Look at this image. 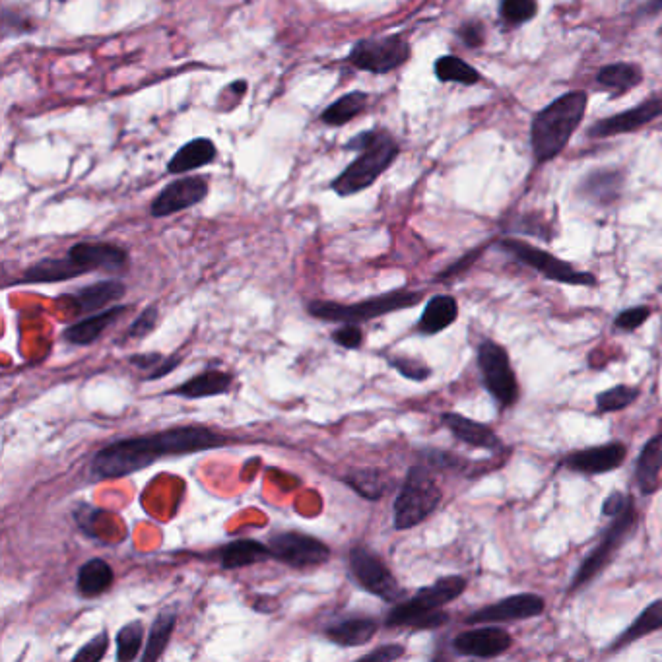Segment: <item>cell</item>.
I'll return each instance as SVG.
<instances>
[{"instance_id":"6da1fadb","label":"cell","mask_w":662,"mask_h":662,"mask_svg":"<svg viewBox=\"0 0 662 662\" xmlns=\"http://www.w3.org/2000/svg\"><path fill=\"white\" fill-rule=\"evenodd\" d=\"M228 443L230 437L200 426H181L152 435L119 439L94 455L92 474L98 480H117L144 470L164 457L191 455L226 447Z\"/></svg>"},{"instance_id":"7a4b0ae2","label":"cell","mask_w":662,"mask_h":662,"mask_svg":"<svg viewBox=\"0 0 662 662\" xmlns=\"http://www.w3.org/2000/svg\"><path fill=\"white\" fill-rule=\"evenodd\" d=\"M344 150L356 152V160L342 169L331 183L338 197H352L369 189L400 154L395 136L385 129H369L348 140Z\"/></svg>"},{"instance_id":"3957f363","label":"cell","mask_w":662,"mask_h":662,"mask_svg":"<svg viewBox=\"0 0 662 662\" xmlns=\"http://www.w3.org/2000/svg\"><path fill=\"white\" fill-rule=\"evenodd\" d=\"M587 101L589 96L585 92L575 90L552 101L532 119L530 144L538 164H546L562 154L585 117Z\"/></svg>"},{"instance_id":"277c9868","label":"cell","mask_w":662,"mask_h":662,"mask_svg":"<svg viewBox=\"0 0 662 662\" xmlns=\"http://www.w3.org/2000/svg\"><path fill=\"white\" fill-rule=\"evenodd\" d=\"M466 587L468 581L461 575L441 577L430 587L420 589L406 602H398L387 614L385 624L389 628H412L420 631L441 628L449 622V612H445L443 606L463 596Z\"/></svg>"},{"instance_id":"5b68a950","label":"cell","mask_w":662,"mask_h":662,"mask_svg":"<svg viewBox=\"0 0 662 662\" xmlns=\"http://www.w3.org/2000/svg\"><path fill=\"white\" fill-rule=\"evenodd\" d=\"M424 299L422 292L410 290H395L391 294H381L375 298L364 299L360 303H334V301H309L307 311L329 323H354L360 325L365 321L402 311L412 309Z\"/></svg>"},{"instance_id":"8992f818","label":"cell","mask_w":662,"mask_h":662,"mask_svg":"<svg viewBox=\"0 0 662 662\" xmlns=\"http://www.w3.org/2000/svg\"><path fill=\"white\" fill-rule=\"evenodd\" d=\"M637 525H639V513L635 507V499L631 497L626 509L620 515L612 517V523L602 534L600 542L589 552V556L575 571L571 585H569V593H577V591L589 587L596 577H600L606 571V567L614 562L618 552L624 548V544L631 538Z\"/></svg>"},{"instance_id":"52a82bcc","label":"cell","mask_w":662,"mask_h":662,"mask_svg":"<svg viewBox=\"0 0 662 662\" xmlns=\"http://www.w3.org/2000/svg\"><path fill=\"white\" fill-rule=\"evenodd\" d=\"M443 501V492L426 464H416L408 470L404 484L395 499V529L408 530L424 523Z\"/></svg>"},{"instance_id":"ba28073f","label":"cell","mask_w":662,"mask_h":662,"mask_svg":"<svg viewBox=\"0 0 662 662\" xmlns=\"http://www.w3.org/2000/svg\"><path fill=\"white\" fill-rule=\"evenodd\" d=\"M499 247L505 253H509L511 257H515L519 263L540 272L542 276H546L552 282L567 284V286H596V282H598L595 274L577 270L575 266L565 263L556 255H552L540 247L530 245L527 241L507 237V239L499 241Z\"/></svg>"},{"instance_id":"9c48e42d","label":"cell","mask_w":662,"mask_h":662,"mask_svg":"<svg viewBox=\"0 0 662 662\" xmlns=\"http://www.w3.org/2000/svg\"><path fill=\"white\" fill-rule=\"evenodd\" d=\"M412 49L404 35L367 37L354 43L348 55V63L362 72L389 74L410 61Z\"/></svg>"},{"instance_id":"30bf717a","label":"cell","mask_w":662,"mask_h":662,"mask_svg":"<svg viewBox=\"0 0 662 662\" xmlns=\"http://www.w3.org/2000/svg\"><path fill=\"white\" fill-rule=\"evenodd\" d=\"M478 367L486 391L501 406H513L519 400V383L509 352L496 340H484L478 346Z\"/></svg>"},{"instance_id":"8fae6325","label":"cell","mask_w":662,"mask_h":662,"mask_svg":"<svg viewBox=\"0 0 662 662\" xmlns=\"http://www.w3.org/2000/svg\"><path fill=\"white\" fill-rule=\"evenodd\" d=\"M350 569L356 583L371 595L383 598L385 602H398L404 598V589L398 585L397 577L383 560L367 550L356 546L350 552Z\"/></svg>"},{"instance_id":"7c38bea8","label":"cell","mask_w":662,"mask_h":662,"mask_svg":"<svg viewBox=\"0 0 662 662\" xmlns=\"http://www.w3.org/2000/svg\"><path fill=\"white\" fill-rule=\"evenodd\" d=\"M268 546L274 560L296 569L319 567L331 558V548L327 544L301 532L276 534Z\"/></svg>"},{"instance_id":"4fadbf2b","label":"cell","mask_w":662,"mask_h":662,"mask_svg":"<svg viewBox=\"0 0 662 662\" xmlns=\"http://www.w3.org/2000/svg\"><path fill=\"white\" fill-rule=\"evenodd\" d=\"M544 610H546V602L542 596L534 593H519V595L505 596L494 604L470 612L464 618V622L470 626L519 622V620L538 618L544 614Z\"/></svg>"},{"instance_id":"5bb4252c","label":"cell","mask_w":662,"mask_h":662,"mask_svg":"<svg viewBox=\"0 0 662 662\" xmlns=\"http://www.w3.org/2000/svg\"><path fill=\"white\" fill-rule=\"evenodd\" d=\"M208 179L202 175H187L167 183L160 195L152 200L150 214L154 218H166L171 214L193 208L208 197Z\"/></svg>"},{"instance_id":"9a60e30c","label":"cell","mask_w":662,"mask_h":662,"mask_svg":"<svg viewBox=\"0 0 662 662\" xmlns=\"http://www.w3.org/2000/svg\"><path fill=\"white\" fill-rule=\"evenodd\" d=\"M513 647L509 631L497 626L468 629L453 639V651L468 659H496Z\"/></svg>"},{"instance_id":"2e32d148","label":"cell","mask_w":662,"mask_h":662,"mask_svg":"<svg viewBox=\"0 0 662 662\" xmlns=\"http://www.w3.org/2000/svg\"><path fill=\"white\" fill-rule=\"evenodd\" d=\"M626 457H628V447L622 441H610L600 447L575 451V453L563 457L562 464L571 472H579L585 476H598V474L618 470L622 464L626 463Z\"/></svg>"},{"instance_id":"e0dca14e","label":"cell","mask_w":662,"mask_h":662,"mask_svg":"<svg viewBox=\"0 0 662 662\" xmlns=\"http://www.w3.org/2000/svg\"><path fill=\"white\" fill-rule=\"evenodd\" d=\"M68 257L84 270L103 272H125L129 268V253L113 243L105 241H80L68 249Z\"/></svg>"},{"instance_id":"ac0fdd59","label":"cell","mask_w":662,"mask_h":662,"mask_svg":"<svg viewBox=\"0 0 662 662\" xmlns=\"http://www.w3.org/2000/svg\"><path fill=\"white\" fill-rule=\"evenodd\" d=\"M659 117H662V96L643 101L624 113L598 121L591 127L589 134L596 138H606V136H616V134L635 133Z\"/></svg>"},{"instance_id":"d6986e66","label":"cell","mask_w":662,"mask_h":662,"mask_svg":"<svg viewBox=\"0 0 662 662\" xmlns=\"http://www.w3.org/2000/svg\"><path fill=\"white\" fill-rule=\"evenodd\" d=\"M441 424L451 431L459 441H463L470 447L486 449V451H501L503 443L499 439L496 430L488 424L476 422L472 418H466L457 412H445L441 414Z\"/></svg>"},{"instance_id":"ffe728a7","label":"cell","mask_w":662,"mask_h":662,"mask_svg":"<svg viewBox=\"0 0 662 662\" xmlns=\"http://www.w3.org/2000/svg\"><path fill=\"white\" fill-rule=\"evenodd\" d=\"M127 294V288L119 280H101L96 284L84 286L76 290L74 294H68L65 298L70 299L76 307L78 315H94L100 313L107 305L119 301Z\"/></svg>"},{"instance_id":"44dd1931","label":"cell","mask_w":662,"mask_h":662,"mask_svg":"<svg viewBox=\"0 0 662 662\" xmlns=\"http://www.w3.org/2000/svg\"><path fill=\"white\" fill-rule=\"evenodd\" d=\"M662 433L653 435L641 449L635 463V482L643 496H653L661 488Z\"/></svg>"},{"instance_id":"7402d4cb","label":"cell","mask_w":662,"mask_h":662,"mask_svg":"<svg viewBox=\"0 0 662 662\" xmlns=\"http://www.w3.org/2000/svg\"><path fill=\"white\" fill-rule=\"evenodd\" d=\"M127 311H129V307H125V305L109 307V309L94 313V315H90L82 321L72 323L68 329H65L63 336H65L67 342L74 344V346H88V344L96 342L105 329L115 325L117 319Z\"/></svg>"},{"instance_id":"603a6c76","label":"cell","mask_w":662,"mask_h":662,"mask_svg":"<svg viewBox=\"0 0 662 662\" xmlns=\"http://www.w3.org/2000/svg\"><path fill=\"white\" fill-rule=\"evenodd\" d=\"M218 156V148L210 138H193L181 146L167 164V173L181 175L191 173L200 167L210 166Z\"/></svg>"},{"instance_id":"cb8c5ba5","label":"cell","mask_w":662,"mask_h":662,"mask_svg":"<svg viewBox=\"0 0 662 662\" xmlns=\"http://www.w3.org/2000/svg\"><path fill=\"white\" fill-rule=\"evenodd\" d=\"M232 389V375L218 371V369H208L204 373H200L197 377L181 383L179 387L171 389L169 395L173 397L189 398H208L218 397L224 395Z\"/></svg>"},{"instance_id":"d4e9b609","label":"cell","mask_w":662,"mask_h":662,"mask_svg":"<svg viewBox=\"0 0 662 662\" xmlns=\"http://www.w3.org/2000/svg\"><path fill=\"white\" fill-rule=\"evenodd\" d=\"M459 317V303L453 296L441 294V296H433V298L426 303L424 313L418 321V331L426 336H433L439 332L449 329Z\"/></svg>"},{"instance_id":"484cf974","label":"cell","mask_w":662,"mask_h":662,"mask_svg":"<svg viewBox=\"0 0 662 662\" xmlns=\"http://www.w3.org/2000/svg\"><path fill=\"white\" fill-rule=\"evenodd\" d=\"M662 629V598L653 600L641 614L633 620V624L620 633L618 639H614L608 647V653H618L629 647L633 641L643 639L655 631Z\"/></svg>"},{"instance_id":"4316f807","label":"cell","mask_w":662,"mask_h":662,"mask_svg":"<svg viewBox=\"0 0 662 662\" xmlns=\"http://www.w3.org/2000/svg\"><path fill=\"white\" fill-rule=\"evenodd\" d=\"M78 276H84V270L67 255L63 259H41L24 272L20 284H53Z\"/></svg>"},{"instance_id":"83f0119b","label":"cell","mask_w":662,"mask_h":662,"mask_svg":"<svg viewBox=\"0 0 662 662\" xmlns=\"http://www.w3.org/2000/svg\"><path fill=\"white\" fill-rule=\"evenodd\" d=\"M218 554H220V563L224 569H239V567L266 562L272 558L270 546H265L263 542H257L251 538L230 542Z\"/></svg>"},{"instance_id":"f1b7e54d","label":"cell","mask_w":662,"mask_h":662,"mask_svg":"<svg viewBox=\"0 0 662 662\" xmlns=\"http://www.w3.org/2000/svg\"><path fill=\"white\" fill-rule=\"evenodd\" d=\"M624 187V175L616 169H598L593 171L583 183L581 193L585 199L596 204H610L620 197Z\"/></svg>"},{"instance_id":"f546056e","label":"cell","mask_w":662,"mask_h":662,"mask_svg":"<svg viewBox=\"0 0 662 662\" xmlns=\"http://www.w3.org/2000/svg\"><path fill=\"white\" fill-rule=\"evenodd\" d=\"M379 629L373 618H350L325 629V635L340 647H360L369 643Z\"/></svg>"},{"instance_id":"4dcf8cb0","label":"cell","mask_w":662,"mask_h":662,"mask_svg":"<svg viewBox=\"0 0 662 662\" xmlns=\"http://www.w3.org/2000/svg\"><path fill=\"white\" fill-rule=\"evenodd\" d=\"M643 80V70L633 63H614L600 68L596 74V84L614 96H624Z\"/></svg>"},{"instance_id":"1f68e13d","label":"cell","mask_w":662,"mask_h":662,"mask_svg":"<svg viewBox=\"0 0 662 662\" xmlns=\"http://www.w3.org/2000/svg\"><path fill=\"white\" fill-rule=\"evenodd\" d=\"M113 581H115V573L111 565L100 558H94L78 569L76 585L80 595L84 598H92L107 593L113 587Z\"/></svg>"},{"instance_id":"d6a6232c","label":"cell","mask_w":662,"mask_h":662,"mask_svg":"<svg viewBox=\"0 0 662 662\" xmlns=\"http://www.w3.org/2000/svg\"><path fill=\"white\" fill-rule=\"evenodd\" d=\"M369 103V96L365 92H350L346 96H342L340 100L331 103L323 113H321V121L329 127H342L346 123H350L352 119H356L358 115H362Z\"/></svg>"},{"instance_id":"836d02e7","label":"cell","mask_w":662,"mask_h":662,"mask_svg":"<svg viewBox=\"0 0 662 662\" xmlns=\"http://www.w3.org/2000/svg\"><path fill=\"white\" fill-rule=\"evenodd\" d=\"M175 624H177V614L171 612V610L162 612L156 618L152 631H150V637H148V645L144 647V653L140 655V661L150 662L162 659V655L166 653L169 637L175 629Z\"/></svg>"},{"instance_id":"e575fe53","label":"cell","mask_w":662,"mask_h":662,"mask_svg":"<svg viewBox=\"0 0 662 662\" xmlns=\"http://www.w3.org/2000/svg\"><path fill=\"white\" fill-rule=\"evenodd\" d=\"M344 482L354 488L360 496L369 499V501H377L385 496V492L389 490L391 482L387 480V476L377 470V468H365V470H356L350 476L344 478Z\"/></svg>"},{"instance_id":"d590c367","label":"cell","mask_w":662,"mask_h":662,"mask_svg":"<svg viewBox=\"0 0 662 662\" xmlns=\"http://www.w3.org/2000/svg\"><path fill=\"white\" fill-rule=\"evenodd\" d=\"M435 76L439 82H455V84H464V86H474L482 80L480 72L476 68L470 67L466 61L447 55L435 61Z\"/></svg>"},{"instance_id":"8d00e7d4","label":"cell","mask_w":662,"mask_h":662,"mask_svg":"<svg viewBox=\"0 0 662 662\" xmlns=\"http://www.w3.org/2000/svg\"><path fill=\"white\" fill-rule=\"evenodd\" d=\"M639 398V389L629 385H616L608 391H602L596 395V412L598 414H610L620 412L631 406Z\"/></svg>"},{"instance_id":"74e56055","label":"cell","mask_w":662,"mask_h":662,"mask_svg":"<svg viewBox=\"0 0 662 662\" xmlns=\"http://www.w3.org/2000/svg\"><path fill=\"white\" fill-rule=\"evenodd\" d=\"M144 639V626L140 620H134L131 624L123 626L117 633V661L131 662L140 655Z\"/></svg>"},{"instance_id":"f35d334b","label":"cell","mask_w":662,"mask_h":662,"mask_svg":"<svg viewBox=\"0 0 662 662\" xmlns=\"http://www.w3.org/2000/svg\"><path fill=\"white\" fill-rule=\"evenodd\" d=\"M422 461H424L422 464H426L431 470H439V472H466L470 466L464 457L439 449L422 451Z\"/></svg>"},{"instance_id":"ab89813d","label":"cell","mask_w":662,"mask_h":662,"mask_svg":"<svg viewBox=\"0 0 662 662\" xmlns=\"http://www.w3.org/2000/svg\"><path fill=\"white\" fill-rule=\"evenodd\" d=\"M536 0H501L499 12L507 24H527L536 16Z\"/></svg>"},{"instance_id":"60d3db41","label":"cell","mask_w":662,"mask_h":662,"mask_svg":"<svg viewBox=\"0 0 662 662\" xmlns=\"http://www.w3.org/2000/svg\"><path fill=\"white\" fill-rule=\"evenodd\" d=\"M389 365L395 367L402 377L416 381V383H422L431 377L430 365H426L416 358H410V356H393V358H389Z\"/></svg>"},{"instance_id":"b9f144b4","label":"cell","mask_w":662,"mask_h":662,"mask_svg":"<svg viewBox=\"0 0 662 662\" xmlns=\"http://www.w3.org/2000/svg\"><path fill=\"white\" fill-rule=\"evenodd\" d=\"M158 317H160V309L156 303L148 305L134 321L133 325L125 332V340H142L146 338L150 332L156 329L158 325Z\"/></svg>"},{"instance_id":"7bdbcfd3","label":"cell","mask_w":662,"mask_h":662,"mask_svg":"<svg viewBox=\"0 0 662 662\" xmlns=\"http://www.w3.org/2000/svg\"><path fill=\"white\" fill-rule=\"evenodd\" d=\"M653 315V309L649 305H639V307H631V309H626L622 311L616 319H614V327L618 331H637L639 327H643L649 317Z\"/></svg>"},{"instance_id":"ee69618b","label":"cell","mask_w":662,"mask_h":662,"mask_svg":"<svg viewBox=\"0 0 662 662\" xmlns=\"http://www.w3.org/2000/svg\"><path fill=\"white\" fill-rule=\"evenodd\" d=\"M107 647H109V635L107 631H101L98 633L92 641H88L76 655H74V661L82 662H98L105 657L107 653Z\"/></svg>"},{"instance_id":"f6af8a7d","label":"cell","mask_w":662,"mask_h":662,"mask_svg":"<svg viewBox=\"0 0 662 662\" xmlns=\"http://www.w3.org/2000/svg\"><path fill=\"white\" fill-rule=\"evenodd\" d=\"M332 340L346 350H358L364 344V331L360 329V325L344 323V327L332 332Z\"/></svg>"},{"instance_id":"bcb514c9","label":"cell","mask_w":662,"mask_h":662,"mask_svg":"<svg viewBox=\"0 0 662 662\" xmlns=\"http://www.w3.org/2000/svg\"><path fill=\"white\" fill-rule=\"evenodd\" d=\"M482 253H484V247H478V249L466 253V255L461 257L457 263H453L449 268H445V270L437 276V280H449V278H455V276H459V274H464L470 266L474 265V263L480 259Z\"/></svg>"},{"instance_id":"7dc6e473","label":"cell","mask_w":662,"mask_h":662,"mask_svg":"<svg viewBox=\"0 0 662 662\" xmlns=\"http://www.w3.org/2000/svg\"><path fill=\"white\" fill-rule=\"evenodd\" d=\"M457 35L461 37L464 45L470 47V49H478V47L484 45V26L480 22H476V20L463 24L459 28Z\"/></svg>"},{"instance_id":"c3c4849f","label":"cell","mask_w":662,"mask_h":662,"mask_svg":"<svg viewBox=\"0 0 662 662\" xmlns=\"http://www.w3.org/2000/svg\"><path fill=\"white\" fill-rule=\"evenodd\" d=\"M406 655V649L402 645H381L379 649L371 651L362 657V661H377V662H391L397 661V659H402Z\"/></svg>"},{"instance_id":"681fc988","label":"cell","mask_w":662,"mask_h":662,"mask_svg":"<svg viewBox=\"0 0 662 662\" xmlns=\"http://www.w3.org/2000/svg\"><path fill=\"white\" fill-rule=\"evenodd\" d=\"M629 499H631V496L624 494V492H612L610 496L604 499V503H602V515L604 517H610V519L616 517V515H620L626 509Z\"/></svg>"},{"instance_id":"f907efd6","label":"cell","mask_w":662,"mask_h":662,"mask_svg":"<svg viewBox=\"0 0 662 662\" xmlns=\"http://www.w3.org/2000/svg\"><path fill=\"white\" fill-rule=\"evenodd\" d=\"M10 26H14L16 32H30L34 30L32 22L24 16L18 14H10V10H4V18H2V34H6L10 30Z\"/></svg>"},{"instance_id":"816d5d0a","label":"cell","mask_w":662,"mask_h":662,"mask_svg":"<svg viewBox=\"0 0 662 662\" xmlns=\"http://www.w3.org/2000/svg\"><path fill=\"white\" fill-rule=\"evenodd\" d=\"M166 358L160 354V352H148V354H136V356H131L129 362L138 367V369H156L158 365L162 364Z\"/></svg>"},{"instance_id":"f5cc1de1","label":"cell","mask_w":662,"mask_h":662,"mask_svg":"<svg viewBox=\"0 0 662 662\" xmlns=\"http://www.w3.org/2000/svg\"><path fill=\"white\" fill-rule=\"evenodd\" d=\"M181 356H169V358H166L162 364L158 365L156 369H152L148 375H146V379L148 381H156V379H162V377H166L167 373H171L173 369H177L179 367V364H181Z\"/></svg>"},{"instance_id":"db71d44e","label":"cell","mask_w":662,"mask_h":662,"mask_svg":"<svg viewBox=\"0 0 662 662\" xmlns=\"http://www.w3.org/2000/svg\"><path fill=\"white\" fill-rule=\"evenodd\" d=\"M657 12H662V0H651L647 2L639 14H657Z\"/></svg>"}]
</instances>
